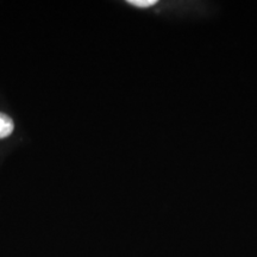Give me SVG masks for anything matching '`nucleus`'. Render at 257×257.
Masks as SVG:
<instances>
[{
  "label": "nucleus",
  "instance_id": "nucleus-1",
  "mask_svg": "<svg viewBox=\"0 0 257 257\" xmlns=\"http://www.w3.org/2000/svg\"><path fill=\"white\" fill-rule=\"evenodd\" d=\"M14 128L15 123L12 118L0 112V140L9 137L10 135L14 133Z\"/></svg>",
  "mask_w": 257,
  "mask_h": 257
}]
</instances>
